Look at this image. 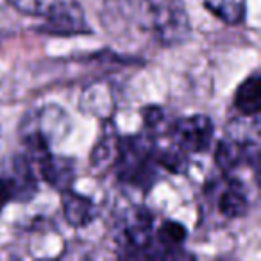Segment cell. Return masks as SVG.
Segmentation results:
<instances>
[{
  "label": "cell",
  "mask_w": 261,
  "mask_h": 261,
  "mask_svg": "<svg viewBox=\"0 0 261 261\" xmlns=\"http://www.w3.org/2000/svg\"><path fill=\"white\" fill-rule=\"evenodd\" d=\"M116 177L135 188L149 190L156 182V145L145 135L120 138L118 158L115 161Z\"/></svg>",
  "instance_id": "obj_1"
},
{
  "label": "cell",
  "mask_w": 261,
  "mask_h": 261,
  "mask_svg": "<svg viewBox=\"0 0 261 261\" xmlns=\"http://www.w3.org/2000/svg\"><path fill=\"white\" fill-rule=\"evenodd\" d=\"M150 27L163 45H175L186 40L190 22L181 0H160L150 9Z\"/></svg>",
  "instance_id": "obj_2"
},
{
  "label": "cell",
  "mask_w": 261,
  "mask_h": 261,
  "mask_svg": "<svg viewBox=\"0 0 261 261\" xmlns=\"http://www.w3.org/2000/svg\"><path fill=\"white\" fill-rule=\"evenodd\" d=\"M152 215L145 207H135L123 220L122 243L127 249V257L152 256Z\"/></svg>",
  "instance_id": "obj_3"
},
{
  "label": "cell",
  "mask_w": 261,
  "mask_h": 261,
  "mask_svg": "<svg viewBox=\"0 0 261 261\" xmlns=\"http://www.w3.org/2000/svg\"><path fill=\"white\" fill-rule=\"evenodd\" d=\"M213 122L206 115L182 116L175 120L172 125L174 143L190 154L206 152L213 142Z\"/></svg>",
  "instance_id": "obj_4"
},
{
  "label": "cell",
  "mask_w": 261,
  "mask_h": 261,
  "mask_svg": "<svg viewBox=\"0 0 261 261\" xmlns=\"http://www.w3.org/2000/svg\"><path fill=\"white\" fill-rule=\"evenodd\" d=\"M2 177L8 181L13 192V200L29 202L38 193V179L34 163L25 154H15L2 167Z\"/></svg>",
  "instance_id": "obj_5"
},
{
  "label": "cell",
  "mask_w": 261,
  "mask_h": 261,
  "mask_svg": "<svg viewBox=\"0 0 261 261\" xmlns=\"http://www.w3.org/2000/svg\"><path fill=\"white\" fill-rule=\"evenodd\" d=\"M48 34H58V36H68V34H88L91 33L84 20L83 9L75 0H70L68 4L59 8L54 15L47 16L45 23L40 27Z\"/></svg>",
  "instance_id": "obj_6"
},
{
  "label": "cell",
  "mask_w": 261,
  "mask_h": 261,
  "mask_svg": "<svg viewBox=\"0 0 261 261\" xmlns=\"http://www.w3.org/2000/svg\"><path fill=\"white\" fill-rule=\"evenodd\" d=\"M38 170L43 181L58 192H68L75 181V163L70 158L54 156L48 152L38 161Z\"/></svg>",
  "instance_id": "obj_7"
},
{
  "label": "cell",
  "mask_w": 261,
  "mask_h": 261,
  "mask_svg": "<svg viewBox=\"0 0 261 261\" xmlns=\"http://www.w3.org/2000/svg\"><path fill=\"white\" fill-rule=\"evenodd\" d=\"M217 207L225 218H240L249 211V195L238 179H225L218 188Z\"/></svg>",
  "instance_id": "obj_8"
},
{
  "label": "cell",
  "mask_w": 261,
  "mask_h": 261,
  "mask_svg": "<svg viewBox=\"0 0 261 261\" xmlns=\"http://www.w3.org/2000/svg\"><path fill=\"white\" fill-rule=\"evenodd\" d=\"M249 149H256V143H250L249 138L238 140L236 136H227L222 142H218L217 150H215L217 167L229 174L245 160H249Z\"/></svg>",
  "instance_id": "obj_9"
},
{
  "label": "cell",
  "mask_w": 261,
  "mask_h": 261,
  "mask_svg": "<svg viewBox=\"0 0 261 261\" xmlns=\"http://www.w3.org/2000/svg\"><path fill=\"white\" fill-rule=\"evenodd\" d=\"M63 213L70 225L73 227H84L91 224L97 215V207L88 197L73 193L72 190L63 192Z\"/></svg>",
  "instance_id": "obj_10"
},
{
  "label": "cell",
  "mask_w": 261,
  "mask_h": 261,
  "mask_svg": "<svg viewBox=\"0 0 261 261\" xmlns=\"http://www.w3.org/2000/svg\"><path fill=\"white\" fill-rule=\"evenodd\" d=\"M186 236H188V231L181 222L165 220L156 232V243L160 247H154L158 249L154 257H174L175 249H181Z\"/></svg>",
  "instance_id": "obj_11"
},
{
  "label": "cell",
  "mask_w": 261,
  "mask_h": 261,
  "mask_svg": "<svg viewBox=\"0 0 261 261\" xmlns=\"http://www.w3.org/2000/svg\"><path fill=\"white\" fill-rule=\"evenodd\" d=\"M234 106L247 116H257L261 109V77L259 73L247 77L238 86L234 95Z\"/></svg>",
  "instance_id": "obj_12"
},
{
  "label": "cell",
  "mask_w": 261,
  "mask_h": 261,
  "mask_svg": "<svg viewBox=\"0 0 261 261\" xmlns=\"http://www.w3.org/2000/svg\"><path fill=\"white\" fill-rule=\"evenodd\" d=\"M118 145L120 136H116L115 133H106L102 136L91 152V170L95 174H106L109 168L115 167V161L118 158Z\"/></svg>",
  "instance_id": "obj_13"
},
{
  "label": "cell",
  "mask_w": 261,
  "mask_h": 261,
  "mask_svg": "<svg viewBox=\"0 0 261 261\" xmlns=\"http://www.w3.org/2000/svg\"><path fill=\"white\" fill-rule=\"evenodd\" d=\"M204 8L229 25L243 22L247 13L245 0H204Z\"/></svg>",
  "instance_id": "obj_14"
},
{
  "label": "cell",
  "mask_w": 261,
  "mask_h": 261,
  "mask_svg": "<svg viewBox=\"0 0 261 261\" xmlns=\"http://www.w3.org/2000/svg\"><path fill=\"white\" fill-rule=\"evenodd\" d=\"M18 11L33 16H47L54 15L59 8L68 4L70 0H9Z\"/></svg>",
  "instance_id": "obj_15"
},
{
  "label": "cell",
  "mask_w": 261,
  "mask_h": 261,
  "mask_svg": "<svg viewBox=\"0 0 261 261\" xmlns=\"http://www.w3.org/2000/svg\"><path fill=\"white\" fill-rule=\"evenodd\" d=\"M156 163L158 167H163L165 170L172 172V174H181L186 168L185 150L175 145V143L163 150L156 149Z\"/></svg>",
  "instance_id": "obj_16"
},
{
  "label": "cell",
  "mask_w": 261,
  "mask_h": 261,
  "mask_svg": "<svg viewBox=\"0 0 261 261\" xmlns=\"http://www.w3.org/2000/svg\"><path fill=\"white\" fill-rule=\"evenodd\" d=\"M142 116H143V123H145V127H149V129H156V127H160L161 122H163L165 113L160 106H147V108L142 109Z\"/></svg>",
  "instance_id": "obj_17"
},
{
  "label": "cell",
  "mask_w": 261,
  "mask_h": 261,
  "mask_svg": "<svg viewBox=\"0 0 261 261\" xmlns=\"http://www.w3.org/2000/svg\"><path fill=\"white\" fill-rule=\"evenodd\" d=\"M13 200V192H11V186L8 185V181H6L2 175H0V211L4 210L6 204L11 202Z\"/></svg>",
  "instance_id": "obj_18"
}]
</instances>
